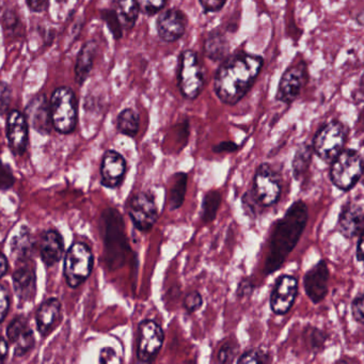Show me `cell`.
<instances>
[{
  "instance_id": "obj_30",
  "label": "cell",
  "mask_w": 364,
  "mask_h": 364,
  "mask_svg": "<svg viewBox=\"0 0 364 364\" xmlns=\"http://www.w3.org/2000/svg\"><path fill=\"white\" fill-rule=\"evenodd\" d=\"M139 11L146 16H154L165 7L166 0H136Z\"/></svg>"
},
{
  "instance_id": "obj_43",
  "label": "cell",
  "mask_w": 364,
  "mask_h": 364,
  "mask_svg": "<svg viewBox=\"0 0 364 364\" xmlns=\"http://www.w3.org/2000/svg\"><path fill=\"white\" fill-rule=\"evenodd\" d=\"M253 289H255V285L252 284L250 280L248 279H245L242 282L238 285L237 289V296L240 298L245 297V296L251 295Z\"/></svg>"
},
{
  "instance_id": "obj_35",
  "label": "cell",
  "mask_w": 364,
  "mask_h": 364,
  "mask_svg": "<svg viewBox=\"0 0 364 364\" xmlns=\"http://www.w3.org/2000/svg\"><path fill=\"white\" fill-rule=\"evenodd\" d=\"M363 299V293L360 291V293L355 296V299L353 300V304H351V312H353V318H355V321H358V323H361V325L364 323Z\"/></svg>"
},
{
  "instance_id": "obj_3",
  "label": "cell",
  "mask_w": 364,
  "mask_h": 364,
  "mask_svg": "<svg viewBox=\"0 0 364 364\" xmlns=\"http://www.w3.org/2000/svg\"><path fill=\"white\" fill-rule=\"evenodd\" d=\"M50 120L58 133L71 134L78 120V104L75 93L69 87L55 89L50 97Z\"/></svg>"
},
{
  "instance_id": "obj_25",
  "label": "cell",
  "mask_w": 364,
  "mask_h": 364,
  "mask_svg": "<svg viewBox=\"0 0 364 364\" xmlns=\"http://www.w3.org/2000/svg\"><path fill=\"white\" fill-rule=\"evenodd\" d=\"M206 56L216 61L223 60L227 53L229 52V44L223 33L219 31H213L210 33L204 46Z\"/></svg>"
},
{
  "instance_id": "obj_47",
  "label": "cell",
  "mask_w": 364,
  "mask_h": 364,
  "mask_svg": "<svg viewBox=\"0 0 364 364\" xmlns=\"http://www.w3.org/2000/svg\"><path fill=\"white\" fill-rule=\"evenodd\" d=\"M362 240H363V233L358 235V244H357V252H355V257H357L358 262L361 263L363 261V251H362Z\"/></svg>"
},
{
  "instance_id": "obj_14",
  "label": "cell",
  "mask_w": 364,
  "mask_h": 364,
  "mask_svg": "<svg viewBox=\"0 0 364 364\" xmlns=\"http://www.w3.org/2000/svg\"><path fill=\"white\" fill-rule=\"evenodd\" d=\"M329 278L330 272L325 261H319L304 274V289L313 304H319L325 299L328 294Z\"/></svg>"
},
{
  "instance_id": "obj_15",
  "label": "cell",
  "mask_w": 364,
  "mask_h": 364,
  "mask_svg": "<svg viewBox=\"0 0 364 364\" xmlns=\"http://www.w3.org/2000/svg\"><path fill=\"white\" fill-rule=\"evenodd\" d=\"M8 338L14 348L16 357H23L33 348L36 344L35 334L24 316L14 318L7 330Z\"/></svg>"
},
{
  "instance_id": "obj_34",
  "label": "cell",
  "mask_w": 364,
  "mask_h": 364,
  "mask_svg": "<svg viewBox=\"0 0 364 364\" xmlns=\"http://www.w3.org/2000/svg\"><path fill=\"white\" fill-rule=\"evenodd\" d=\"M11 102V89L5 82H0V116H3L9 109Z\"/></svg>"
},
{
  "instance_id": "obj_18",
  "label": "cell",
  "mask_w": 364,
  "mask_h": 364,
  "mask_svg": "<svg viewBox=\"0 0 364 364\" xmlns=\"http://www.w3.org/2000/svg\"><path fill=\"white\" fill-rule=\"evenodd\" d=\"M127 172V161L120 153L107 151L101 166L102 184L108 188H116L122 183Z\"/></svg>"
},
{
  "instance_id": "obj_17",
  "label": "cell",
  "mask_w": 364,
  "mask_h": 364,
  "mask_svg": "<svg viewBox=\"0 0 364 364\" xmlns=\"http://www.w3.org/2000/svg\"><path fill=\"white\" fill-rule=\"evenodd\" d=\"M363 205L360 202H347L338 217V231L345 238L363 233Z\"/></svg>"
},
{
  "instance_id": "obj_12",
  "label": "cell",
  "mask_w": 364,
  "mask_h": 364,
  "mask_svg": "<svg viewBox=\"0 0 364 364\" xmlns=\"http://www.w3.org/2000/svg\"><path fill=\"white\" fill-rule=\"evenodd\" d=\"M188 20L184 12L178 9H168L159 14L156 20V31L166 43H173L186 33Z\"/></svg>"
},
{
  "instance_id": "obj_21",
  "label": "cell",
  "mask_w": 364,
  "mask_h": 364,
  "mask_svg": "<svg viewBox=\"0 0 364 364\" xmlns=\"http://www.w3.org/2000/svg\"><path fill=\"white\" fill-rule=\"evenodd\" d=\"M14 291L21 301H33L37 293V279L35 270L28 266H23L14 272Z\"/></svg>"
},
{
  "instance_id": "obj_42",
  "label": "cell",
  "mask_w": 364,
  "mask_h": 364,
  "mask_svg": "<svg viewBox=\"0 0 364 364\" xmlns=\"http://www.w3.org/2000/svg\"><path fill=\"white\" fill-rule=\"evenodd\" d=\"M29 10L36 14H41L48 9V0H25Z\"/></svg>"
},
{
  "instance_id": "obj_33",
  "label": "cell",
  "mask_w": 364,
  "mask_h": 364,
  "mask_svg": "<svg viewBox=\"0 0 364 364\" xmlns=\"http://www.w3.org/2000/svg\"><path fill=\"white\" fill-rule=\"evenodd\" d=\"M203 304V298H202L201 294L199 291H191L185 296L184 306L185 310L188 313H195L196 311L199 310Z\"/></svg>"
},
{
  "instance_id": "obj_6",
  "label": "cell",
  "mask_w": 364,
  "mask_h": 364,
  "mask_svg": "<svg viewBox=\"0 0 364 364\" xmlns=\"http://www.w3.org/2000/svg\"><path fill=\"white\" fill-rule=\"evenodd\" d=\"M93 261L92 251L87 245L82 242L72 245L65 255L63 268L65 281L70 287L76 289L89 278L92 272Z\"/></svg>"
},
{
  "instance_id": "obj_5",
  "label": "cell",
  "mask_w": 364,
  "mask_h": 364,
  "mask_svg": "<svg viewBox=\"0 0 364 364\" xmlns=\"http://www.w3.org/2000/svg\"><path fill=\"white\" fill-rule=\"evenodd\" d=\"M346 138V127L340 121H331L321 127L314 136L312 150L321 161L331 163L342 152Z\"/></svg>"
},
{
  "instance_id": "obj_46",
  "label": "cell",
  "mask_w": 364,
  "mask_h": 364,
  "mask_svg": "<svg viewBox=\"0 0 364 364\" xmlns=\"http://www.w3.org/2000/svg\"><path fill=\"white\" fill-rule=\"evenodd\" d=\"M8 268H9V264H8L7 257L4 253L0 252V278L7 274Z\"/></svg>"
},
{
  "instance_id": "obj_23",
  "label": "cell",
  "mask_w": 364,
  "mask_h": 364,
  "mask_svg": "<svg viewBox=\"0 0 364 364\" xmlns=\"http://www.w3.org/2000/svg\"><path fill=\"white\" fill-rule=\"evenodd\" d=\"M97 44L95 41H89L82 46L78 54L75 65L76 82L80 85L84 84L90 75L95 65V55H97Z\"/></svg>"
},
{
  "instance_id": "obj_29",
  "label": "cell",
  "mask_w": 364,
  "mask_h": 364,
  "mask_svg": "<svg viewBox=\"0 0 364 364\" xmlns=\"http://www.w3.org/2000/svg\"><path fill=\"white\" fill-rule=\"evenodd\" d=\"M313 150L308 144H301L296 152L293 161L294 176L297 180L304 178V173L310 167Z\"/></svg>"
},
{
  "instance_id": "obj_4",
  "label": "cell",
  "mask_w": 364,
  "mask_h": 364,
  "mask_svg": "<svg viewBox=\"0 0 364 364\" xmlns=\"http://www.w3.org/2000/svg\"><path fill=\"white\" fill-rule=\"evenodd\" d=\"M363 161L358 151L348 149L342 151L330 168V178L336 188L343 191H350L357 185L362 176Z\"/></svg>"
},
{
  "instance_id": "obj_37",
  "label": "cell",
  "mask_w": 364,
  "mask_h": 364,
  "mask_svg": "<svg viewBox=\"0 0 364 364\" xmlns=\"http://www.w3.org/2000/svg\"><path fill=\"white\" fill-rule=\"evenodd\" d=\"M23 237H16V240L12 242V249L14 252H18L20 255H26V252L31 251V235H22Z\"/></svg>"
},
{
  "instance_id": "obj_11",
  "label": "cell",
  "mask_w": 364,
  "mask_h": 364,
  "mask_svg": "<svg viewBox=\"0 0 364 364\" xmlns=\"http://www.w3.org/2000/svg\"><path fill=\"white\" fill-rule=\"evenodd\" d=\"M129 215L139 231H150L159 218L154 196L150 193H139L134 196L129 202Z\"/></svg>"
},
{
  "instance_id": "obj_20",
  "label": "cell",
  "mask_w": 364,
  "mask_h": 364,
  "mask_svg": "<svg viewBox=\"0 0 364 364\" xmlns=\"http://www.w3.org/2000/svg\"><path fill=\"white\" fill-rule=\"evenodd\" d=\"M65 253V242L63 236L55 231L48 230L42 236L40 245V255L42 261L48 266H53L58 263Z\"/></svg>"
},
{
  "instance_id": "obj_40",
  "label": "cell",
  "mask_w": 364,
  "mask_h": 364,
  "mask_svg": "<svg viewBox=\"0 0 364 364\" xmlns=\"http://www.w3.org/2000/svg\"><path fill=\"white\" fill-rule=\"evenodd\" d=\"M101 363H120L121 359L117 355L116 350L112 347H105L100 353Z\"/></svg>"
},
{
  "instance_id": "obj_27",
  "label": "cell",
  "mask_w": 364,
  "mask_h": 364,
  "mask_svg": "<svg viewBox=\"0 0 364 364\" xmlns=\"http://www.w3.org/2000/svg\"><path fill=\"white\" fill-rule=\"evenodd\" d=\"M187 181H188V176L183 172L174 176V182L170 191L169 200H168L170 210H176L182 206L185 193H186Z\"/></svg>"
},
{
  "instance_id": "obj_10",
  "label": "cell",
  "mask_w": 364,
  "mask_h": 364,
  "mask_svg": "<svg viewBox=\"0 0 364 364\" xmlns=\"http://www.w3.org/2000/svg\"><path fill=\"white\" fill-rule=\"evenodd\" d=\"M308 78V67L304 61L291 65L281 77L276 99L284 104L293 103L299 97Z\"/></svg>"
},
{
  "instance_id": "obj_32",
  "label": "cell",
  "mask_w": 364,
  "mask_h": 364,
  "mask_svg": "<svg viewBox=\"0 0 364 364\" xmlns=\"http://www.w3.org/2000/svg\"><path fill=\"white\" fill-rule=\"evenodd\" d=\"M102 16H103V20L105 21L106 24L109 27L110 31H112L114 38L116 39L122 38L123 28L114 10H104L102 12Z\"/></svg>"
},
{
  "instance_id": "obj_13",
  "label": "cell",
  "mask_w": 364,
  "mask_h": 364,
  "mask_svg": "<svg viewBox=\"0 0 364 364\" xmlns=\"http://www.w3.org/2000/svg\"><path fill=\"white\" fill-rule=\"evenodd\" d=\"M298 294V280L294 276L284 274L277 280L270 296V308L278 315L291 310Z\"/></svg>"
},
{
  "instance_id": "obj_44",
  "label": "cell",
  "mask_w": 364,
  "mask_h": 364,
  "mask_svg": "<svg viewBox=\"0 0 364 364\" xmlns=\"http://www.w3.org/2000/svg\"><path fill=\"white\" fill-rule=\"evenodd\" d=\"M237 144H234L231 141H223L219 144L218 146H214L213 151L215 153H227V152H235L237 150Z\"/></svg>"
},
{
  "instance_id": "obj_28",
  "label": "cell",
  "mask_w": 364,
  "mask_h": 364,
  "mask_svg": "<svg viewBox=\"0 0 364 364\" xmlns=\"http://www.w3.org/2000/svg\"><path fill=\"white\" fill-rule=\"evenodd\" d=\"M223 196L219 191H208L203 198L202 202L201 218L203 223H210L216 218L217 212L220 208Z\"/></svg>"
},
{
  "instance_id": "obj_8",
  "label": "cell",
  "mask_w": 364,
  "mask_h": 364,
  "mask_svg": "<svg viewBox=\"0 0 364 364\" xmlns=\"http://www.w3.org/2000/svg\"><path fill=\"white\" fill-rule=\"evenodd\" d=\"M165 334L156 321L146 319L138 328L137 358L140 362L150 363L163 347Z\"/></svg>"
},
{
  "instance_id": "obj_22",
  "label": "cell",
  "mask_w": 364,
  "mask_h": 364,
  "mask_svg": "<svg viewBox=\"0 0 364 364\" xmlns=\"http://www.w3.org/2000/svg\"><path fill=\"white\" fill-rule=\"evenodd\" d=\"M26 112L29 121L35 129L42 133L50 131L52 120H50V104L48 103L46 95L35 97L29 103Z\"/></svg>"
},
{
  "instance_id": "obj_9",
  "label": "cell",
  "mask_w": 364,
  "mask_h": 364,
  "mask_svg": "<svg viewBox=\"0 0 364 364\" xmlns=\"http://www.w3.org/2000/svg\"><path fill=\"white\" fill-rule=\"evenodd\" d=\"M255 198L261 205L268 208L278 202L281 195V182L278 173L268 164H262L253 180Z\"/></svg>"
},
{
  "instance_id": "obj_45",
  "label": "cell",
  "mask_w": 364,
  "mask_h": 364,
  "mask_svg": "<svg viewBox=\"0 0 364 364\" xmlns=\"http://www.w3.org/2000/svg\"><path fill=\"white\" fill-rule=\"evenodd\" d=\"M8 343L5 338H0V363L1 362L5 361L6 358H7L8 355Z\"/></svg>"
},
{
  "instance_id": "obj_2",
  "label": "cell",
  "mask_w": 364,
  "mask_h": 364,
  "mask_svg": "<svg viewBox=\"0 0 364 364\" xmlns=\"http://www.w3.org/2000/svg\"><path fill=\"white\" fill-rule=\"evenodd\" d=\"M308 218V206L304 201H297L289 206L284 216L277 223L270 237L269 252L264 267L266 274H274L283 265L299 242Z\"/></svg>"
},
{
  "instance_id": "obj_16",
  "label": "cell",
  "mask_w": 364,
  "mask_h": 364,
  "mask_svg": "<svg viewBox=\"0 0 364 364\" xmlns=\"http://www.w3.org/2000/svg\"><path fill=\"white\" fill-rule=\"evenodd\" d=\"M7 138L14 154H24L28 146V121L18 110H11L8 114Z\"/></svg>"
},
{
  "instance_id": "obj_24",
  "label": "cell",
  "mask_w": 364,
  "mask_h": 364,
  "mask_svg": "<svg viewBox=\"0 0 364 364\" xmlns=\"http://www.w3.org/2000/svg\"><path fill=\"white\" fill-rule=\"evenodd\" d=\"M114 11L123 29L131 31L139 16V8L136 0H112Z\"/></svg>"
},
{
  "instance_id": "obj_7",
  "label": "cell",
  "mask_w": 364,
  "mask_h": 364,
  "mask_svg": "<svg viewBox=\"0 0 364 364\" xmlns=\"http://www.w3.org/2000/svg\"><path fill=\"white\" fill-rule=\"evenodd\" d=\"M204 77L199 56L193 50H184L180 57L178 69V87L183 97L196 100L203 88Z\"/></svg>"
},
{
  "instance_id": "obj_19",
  "label": "cell",
  "mask_w": 364,
  "mask_h": 364,
  "mask_svg": "<svg viewBox=\"0 0 364 364\" xmlns=\"http://www.w3.org/2000/svg\"><path fill=\"white\" fill-rule=\"evenodd\" d=\"M63 314H61V304L56 298L46 300L38 309L36 314L38 330L42 336H48L52 333L57 326L60 323Z\"/></svg>"
},
{
  "instance_id": "obj_31",
  "label": "cell",
  "mask_w": 364,
  "mask_h": 364,
  "mask_svg": "<svg viewBox=\"0 0 364 364\" xmlns=\"http://www.w3.org/2000/svg\"><path fill=\"white\" fill-rule=\"evenodd\" d=\"M238 363H265L269 362V355L261 349H250L240 355Z\"/></svg>"
},
{
  "instance_id": "obj_1",
  "label": "cell",
  "mask_w": 364,
  "mask_h": 364,
  "mask_svg": "<svg viewBox=\"0 0 364 364\" xmlns=\"http://www.w3.org/2000/svg\"><path fill=\"white\" fill-rule=\"evenodd\" d=\"M263 65L261 56L248 53H240L225 59L215 75L217 97L225 105L240 103L252 88Z\"/></svg>"
},
{
  "instance_id": "obj_26",
  "label": "cell",
  "mask_w": 364,
  "mask_h": 364,
  "mask_svg": "<svg viewBox=\"0 0 364 364\" xmlns=\"http://www.w3.org/2000/svg\"><path fill=\"white\" fill-rule=\"evenodd\" d=\"M117 127L123 135L135 137L140 129L139 114L132 108L122 110L117 119Z\"/></svg>"
},
{
  "instance_id": "obj_39",
  "label": "cell",
  "mask_w": 364,
  "mask_h": 364,
  "mask_svg": "<svg viewBox=\"0 0 364 364\" xmlns=\"http://www.w3.org/2000/svg\"><path fill=\"white\" fill-rule=\"evenodd\" d=\"M10 308L9 293L5 287L0 285V321H3L7 316Z\"/></svg>"
},
{
  "instance_id": "obj_36",
  "label": "cell",
  "mask_w": 364,
  "mask_h": 364,
  "mask_svg": "<svg viewBox=\"0 0 364 364\" xmlns=\"http://www.w3.org/2000/svg\"><path fill=\"white\" fill-rule=\"evenodd\" d=\"M237 349H235L232 343H225V345L221 346L220 350L218 351V361L220 363H230L233 362L234 358H235V353Z\"/></svg>"
},
{
  "instance_id": "obj_38",
  "label": "cell",
  "mask_w": 364,
  "mask_h": 364,
  "mask_svg": "<svg viewBox=\"0 0 364 364\" xmlns=\"http://www.w3.org/2000/svg\"><path fill=\"white\" fill-rule=\"evenodd\" d=\"M14 178L9 167L0 163V189L9 188L14 184Z\"/></svg>"
},
{
  "instance_id": "obj_48",
  "label": "cell",
  "mask_w": 364,
  "mask_h": 364,
  "mask_svg": "<svg viewBox=\"0 0 364 364\" xmlns=\"http://www.w3.org/2000/svg\"><path fill=\"white\" fill-rule=\"evenodd\" d=\"M0 8H1V0H0Z\"/></svg>"
},
{
  "instance_id": "obj_41",
  "label": "cell",
  "mask_w": 364,
  "mask_h": 364,
  "mask_svg": "<svg viewBox=\"0 0 364 364\" xmlns=\"http://www.w3.org/2000/svg\"><path fill=\"white\" fill-rule=\"evenodd\" d=\"M227 0H199V4L206 12H217L225 7Z\"/></svg>"
}]
</instances>
